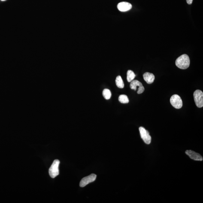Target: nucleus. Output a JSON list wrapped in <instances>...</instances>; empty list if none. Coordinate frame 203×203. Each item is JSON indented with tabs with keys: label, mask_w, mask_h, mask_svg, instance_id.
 I'll list each match as a JSON object with an SVG mask.
<instances>
[{
	"label": "nucleus",
	"mask_w": 203,
	"mask_h": 203,
	"mask_svg": "<svg viewBox=\"0 0 203 203\" xmlns=\"http://www.w3.org/2000/svg\"><path fill=\"white\" fill-rule=\"evenodd\" d=\"M175 64L180 69H186L190 65V60L189 56L186 54H183L180 56L176 60Z\"/></svg>",
	"instance_id": "obj_1"
},
{
	"label": "nucleus",
	"mask_w": 203,
	"mask_h": 203,
	"mask_svg": "<svg viewBox=\"0 0 203 203\" xmlns=\"http://www.w3.org/2000/svg\"><path fill=\"white\" fill-rule=\"evenodd\" d=\"M60 162L58 159H56L52 164L49 168V175L52 178H54L59 174V166Z\"/></svg>",
	"instance_id": "obj_2"
},
{
	"label": "nucleus",
	"mask_w": 203,
	"mask_h": 203,
	"mask_svg": "<svg viewBox=\"0 0 203 203\" xmlns=\"http://www.w3.org/2000/svg\"><path fill=\"white\" fill-rule=\"evenodd\" d=\"M193 97L195 105L198 108L203 107V93L202 91L198 89L194 92Z\"/></svg>",
	"instance_id": "obj_3"
},
{
	"label": "nucleus",
	"mask_w": 203,
	"mask_h": 203,
	"mask_svg": "<svg viewBox=\"0 0 203 203\" xmlns=\"http://www.w3.org/2000/svg\"><path fill=\"white\" fill-rule=\"evenodd\" d=\"M170 102L172 106L176 109L181 108L183 107V101L178 95H173L170 99Z\"/></svg>",
	"instance_id": "obj_4"
},
{
	"label": "nucleus",
	"mask_w": 203,
	"mask_h": 203,
	"mask_svg": "<svg viewBox=\"0 0 203 203\" xmlns=\"http://www.w3.org/2000/svg\"><path fill=\"white\" fill-rule=\"evenodd\" d=\"M139 129L140 136L144 142L146 144H150L151 141V137L149 133L143 127H140Z\"/></svg>",
	"instance_id": "obj_5"
},
{
	"label": "nucleus",
	"mask_w": 203,
	"mask_h": 203,
	"mask_svg": "<svg viewBox=\"0 0 203 203\" xmlns=\"http://www.w3.org/2000/svg\"><path fill=\"white\" fill-rule=\"evenodd\" d=\"M137 86H138V90L137 91V93L138 94L142 93L144 91V88L143 86L142 83L141 82L137 80H133L131 82L130 87L131 89L136 90Z\"/></svg>",
	"instance_id": "obj_6"
},
{
	"label": "nucleus",
	"mask_w": 203,
	"mask_h": 203,
	"mask_svg": "<svg viewBox=\"0 0 203 203\" xmlns=\"http://www.w3.org/2000/svg\"><path fill=\"white\" fill-rule=\"evenodd\" d=\"M96 177V174H92L87 177H83L80 182V186L81 187H84L89 183H92L95 180Z\"/></svg>",
	"instance_id": "obj_7"
},
{
	"label": "nucleus",
	"mask_w": 203,
	"mask_h": 203,
	"mask_svg": "<svg viewBox=\"0 0 203 203\" xmlns=\"http://www.w3.org/2000/svg\"><path fill=\"white\" fill-rule=\"evenodd\" d=\"M186 153L189 156L190 159L195 161H202V156L199 153H196L192 150H187L186 151Z\"/></svg>",
	"instance_id": "obj_8"
},
{
	"label": "nucleus",
	"mask_w": 203,
	"mask_h": 203,
	"mask_svg": "<svg viewBox=\"0 0 203 203\" xmlns=\"http://www.w3.org/2000/svg\"><path fill=\"white\" fill-rule=\"evenodd\" d=\"M117 7L120 11L126 12L130 10L132 8V5L129 2H123L119 3Z\"/></svg>",
	"instance_id": "obj_9"
},
{
	"label": "nucleus",
	"mask_w": 203,
	"mask_h": 203,
	"mask_svg": "<svg viewBox=\"0 0 203 203\" xmlns=\"http://www.w3.org/2000/svg\"><path fill=\"white\" fill-rule=\"evenodd\" d=\"M145 81L148 84H151L154 82L155 80V76L154 74L149 72L144 73L143 75Z\"/></svg>",
	"instance_id": "obj_10"
},
{
	"label": "nucleus",
	"mask_w": 203,
	"mask_h": 203,
	"mask_svg": "<svg viewBox=\"0 0 203 203\" xmlns=\"http://www.w3.org/2000/svg\"><path fill=\"white\" fill-rule=\"evenodd\" d=\"M116 86L120 89H123L124 87V83L120 76H117L116 80Z\"/></svg>",
	"instance_id": "obj_11"
},
{
	"label": "nucleus",
	"mask_w": 203,
	"mask_h": 203,
	"mask_svg": "<svg viewBox=\"0 0 203 203\" xmlns=\"http://www.w3.org/2000/svg\"><path fill=\"white\" fill-rule=\"evenodd\" d=\"M135 77V74L133 71L129 70L127 73V80L128 82H131L134 80Z\"/></svg>",
	"instance_id": "obj_12"
},
{
	"label": "nucleus",
	"mask_w": 203,
	"mask_h": 203,
	"mask_svg": "<svg viewBox=\"0 0 203 203\" xmlns=\"http://www.w3.org/2000/svg\"><path fill=\"white\" fill-rule=\"evenodd\" d=\"M102 95L104 98L108 100L111 98V91L108 89H104L102 92Z\"/></svg>",
	"instance_id": "obj_13"
},
{
	"label": "nucleus",
	"mask_w": 203,
	"mask_h": 203,
	"mask_svg": "<svg viewBox=\"0 0 203 203\" xmlns=\"http://www.w3.org/2000/svg\"><path fill=\"white\" fill-rule=\"evenodd\" d=\"M119 101L122 104H127L129 102V98L126 95H120L119 96Z\"/></svg>",
	"instance_id": "obj_14"
},
{
	"label": "nucleus",
	"mask_w": 203,
	"mask_h": 203,
	"mask_svg": "<svg viewBox=\"0 0 203 203\" xmlns=\"http://www.w3.org/2000/svg\"><path fill=\"white\" fill-rule=\"evenodd\" d=\"M192 1H193V0H186V2L189 5H191L192 4Z\"/></svg>",
	"instance_id": "obj_15"
},
{
	"label": "nucleus",
	"mask_w": 203,
	"mask_h": 203,
	"mask_svg": "<svg viewBox=\"0 0 203 203\" xmlns=\"http://www.w3.org/2000/svg\"><path fill=\"white\" fill-rule=\"evenodd\" d=\"M1 1H6V0H1Z\"/></svg>",
	"instance_id": "obj_16"
}]
</instances>
